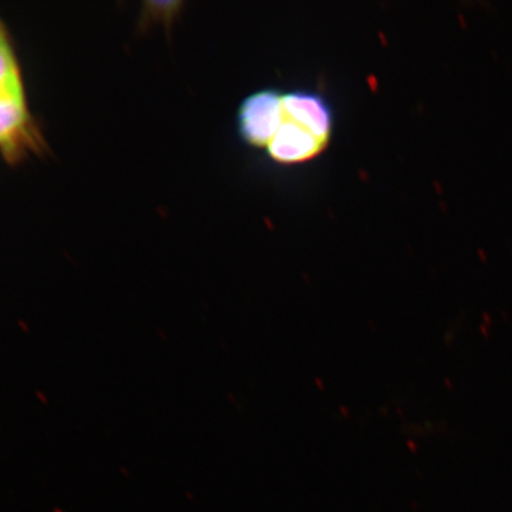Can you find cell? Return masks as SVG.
<instances>
[{
    "mask_svg": "<svg viewBox=\"0 0 512 512\" xmlns=\"http://www.w3.org/2000/svg\"><path fill=\"white\" fill-rule=\"evenodd\" d=\"M285 118L302 125L329 143L334 130V114L323 95L309 91L283 94Z\"/></svg>",
    "mask_w": 512,
    "mask_h": 512,
    "instance_id": "cell-4",
    "label": "cell"
},
{
    "mask_svg": "<svg viewBox=\"0 0 512 512\" xmlns=\"http://www.w3.org/2000/svg\"><path fill=\"white\" fill-rule=\"evenodd\" d=\"M328 144L306 127L285 118L284 114L283 124L266 150L274 162L294 165L315 159Z\"/></svg>",
    "mask_w": 512,
    "mask_h": 512,
    "instance_id": "cell-3",
    "label": "cell"
},
{
    "mask_svg": "<svg viewBox=\"0 0 512 512\" xmlns=\"http://www.w3.org/2000/svg\"><path fill=\"white\" fill-rule=\"evenodd\" d=\"M46 150V142L29 110L9 30L0 19V153L12 165Z\"/></svg>",
    "mask_w": 512,
    "mask_h": 512,
    "instance_id": "cell-1",
    "label": "cell"
},
{
    "mask_svg": "<svg viewBox=\"0 0 512 512\" xmlns=\"http://www.w3.org/2000/svg\"><path fill=\"white\" fill-rule=\"evenodd\" d=\"M283 121V93L273 88L261 89L241 102L238 132L247 145L267 149Z\"/></svg>",
    "mask_w": 512,
    "mask_h": 512,
    "instance_id": "cell-2",
    "label": "cell"
}]
</instances>
